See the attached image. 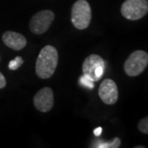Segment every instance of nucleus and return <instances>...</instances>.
<instances>
[{
    "instance_id": "nucleus-15",
    "label": "nucleus",
    "mask_w": 148,
    "mask_h": 148,
    "mask_svg": "<svg viewBox=\"0 0 148 148\" xmlns=\"http://www.w3.org/2000/svg\"><path fill=\"white\" fill-rule=\"evenodd\" d=\"M94 135L95 136H96V137H99V136H101V132H102V127H96V128H95L94 129Z\"/></svg>"
},
{
    "instance_id": "nucleus-10",
    "label": "nucleus",
    "mask_w": 148,
    "mask_h": 148,
    "mask_svg": "<svg viewBox=\"0 0 148 148\" xmlns=\"http://www.w3.org/2000/svg\"><path fill=\"white\" fill-rule=\"evenodd\" d=\"M120 139L119 138H115L113 141L108 142V143H102V142H98V143H94L93 147L98 148H118L120 147Z\"/></svg>"
},
{
    "instance_id": "nucleus-11",
    "label": "nucleus",
    "mask_w": 148,
    "mask_h": 148,
    "mask_svg": "<svg viewBox=\"0 0 148 148\" xmlns=\"http://www.w3.org/2000/svg\"><path fill=\"white\" fill-rule=\"evenodd\" d=\"M79 84L84 87H86L88 89H93L95 87V85H94V82L90 79L89 77L86 76V75H82V77H80L79 81H78Z\"/></svg>"
},
{
    "instance_id": "nucleus-14",
    "label": "nucleus",
    "mask_w": 148,
    "mask_h": 148,
    "mask_svg": "<svg viewBox=\"0 0 148 148\" xmlns=\"http://www.w3.org/2000/svg\"><path fill=\"white\" fill-rule=\"evenodd\" d=\"M6 86V79L5 77L3 75L2 73H0V89L4 88Z\"/></svg>"
},
{
    "instance_id": "nucleus-5",
    "label": "nucleus",
    "mask_w": 148,
    "mask_h": 148,
    "mask_svg": "<svg viewBox=\"0 0 148 148\" xmlns=\"http://www.w3.org/2000/svg\"><path fill=\"white\" fill-rule=\"evenodd\" d=\"M106 69L104 59L98 54H90L86 58L82 64L83 74L89 77L93 82L101 79Z\"/></svg>"
},
{
    "instance_id": "nucleus-2",
    "label": "nucleus",
    "mask_w": 148,
    "mask_h": 148,
    "mask_svg": "<svg viewBox=\"0 0 148 148\" xmlns=\"http://www.w3.org/2000/svg\"><path fill=\"white\" fill-rule=\"evenodd\" d=\"M91 20V9L86 0H77L72 8L71 21L77 29L84 30L89 27Z\"/></svg>"
},
{
    "instance_id": "nucleus-9",
    "label": "nucleus",
    "mask_w": 148,
    "mask_h": 148,
    "mask_svg": "<svg viewBox=\"0 0 148 148\" xmlns=\"http://www.w3.org/2000/svg\"><path fill=\"white\" fill-rule=\"evenodd\" d=\"M3 41L6 46L13 50H21L27 45V39L20 33L6 32L3 35Z\"/></svg>"
},
{
    "instance_id": "nucleus-8",
    "label": "nucleus",
    "mask_w": 148,
    "mask_h": 148,
    "mask_svg": "<svg viewBox=\"0 0 148 148\" xmlns=\"http://www.w3.org/2000/svg\"><path fill=\"white\" fill-rule=\"evenodd\" d=\"M99 96L106 105H114L119 97L116 83L112 79L104 80L99 87Z\"/></svg>"
},
{
    "instance_id": "nucleus-4",
    "label": "nucleus",
    "mask_w": 148,
    "mask_h": 148,
    "mask_svg": "<svg viewBox=\"0 0 148 148\" xmlns=\"http://www.w3.org/2000/svg\"><path fill=\"white\" fill-rule=\"evenodd\" d=\"M147 0H125L122 4L121 13L127 20L137 21L147 15Z\"/></svg>"
},
{
    "instance_id": "nucleus-1",
    "label": "nucleus",
    "mask_w": 148,
    "mask_h": 148,
    "mask_svg": "<svg viewBox=\"0 0 148 148\" xmlns=\"http://www.w3.org/2000/svg\"><path fill=\"white\" fill-rule=\"evenodd\" d=\"M58 54L56 48L46 45L40 50L36 64V73L41 79H48L54 73L58 66Z\"/></svg>"
},
{
    "instance_id": "nucleus-13",
    "label": "nucleus",
    "mask_w": 148,
    "mask_h": 148,
    "mask_svg": "<svg viewBox=\"0 0 148 148\" xmlns=\"http://www.w3.org/2000/svg\"><path fill=\"white\" fill-rule=\"evenodd\" d=\"M138 129L140 132H142L143 133L147 134L148 133V118L145 117L143 118V119H141L140 122L138 123Z\"/></svg>"
},
{
    "instance_id": "nucleus-7",
    "label": "nucleus",
    "mask_w": 148,
    "mask_h": 148,
    "mask_svg": "<svg viewBox=\"0 0 148 148\" xmlns=\"http://www.w3.org/2000/svg\"><path fill=\"white\" fill-rule=\"evenodd\" d=\"M34 106L40 112H49L53 106V92L50 87H44L34 96Z\"/></svg>"
},
{
    "instance_id": "nucleus-12",
    "label": "nucleus",
    "mask_w": 148,
    "mask_h": 148,
    "mask_svg": "<svg viewBox=\"0 0 148 148\" xmlns=\"http://www.w3.org/2000/svg\"><path fill=\"white\" fill-rule=\"evenodd\" d=\"M23 59L21 56H16V58L12 60H11L8 64V69L12 71H15L16 69H18L21 66V64H23Z\"/></svg>"
},
{
    "instance_id": "nucleus-3",
    "label": "nucleus",
    "mask_w": 148,
    "mask_h": 148,
    "mask_svg": "<svg viewBox=\"0 0 148 148\" xmlns=\"http://www.w3.org/2000/svg\"><path fill=\"white\" fill-rule=\"evenodd\" d=\"M148 64V54L143 50L132 52L124 63L123 69L129 77H137L147 69Z\"/></svg>"
},
{
    "instance_id": "nucleus-16",
    "label": "nucleus",
    "mask_w": 148,
    "mask_h": 148,
    "mask_svg": "<svg viewBox=\"0 0 148 148\" xmlns=\"http://www.w3.org/2000/svg\"><path fill=\"white\" fill-rule=\"evenodd\" d=\"M145 147H143V146H138V147H135V148H144Z\"/></svg>"
},
{
    "instance_id": "nucleus-6",
    "label": "nucleus",
    "mask_w": 148,
    "mask_h": 148,
    "mask_svg": "<svg viewBox=\"0 0 148 148\" xmlns=\"http://www.w3.org/2000/svg\"><path fill=\"white\" fill-rule=\"evenodd\" d=\"M54 19V13L50 10H43L38 12L32 16L29 27L32 33L41 35L45 33L51 26Z\"/></svg>"
}]
</instances>
